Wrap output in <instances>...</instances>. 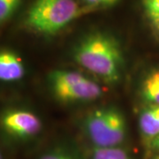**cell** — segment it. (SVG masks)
Instances as JSON below:
<instances>
[{
    "label": "cell",
    "instance_id": "cell-1",
    "mask_svg": "<svg viewBox=\"0 0 159 159\" xmlns=\"http://www.w3.org/2000/svg\"><path fill=\"white\" fill-rule=\"evenodd\" d=\"M80 66L108 83L117 82L121 75L123 56L119 42L105 33L96 32L81 40L74 51Z\"/></svg>",
    "mask_w": 159,
    "mask_h": 159
},
{
    "label": "cell",
    "instance_id": "cell-2",
    "mask_svg": "<svg viewBox=\"0 0 159 159\" xmlns=\"http://www.w3.org/2000/svg\"><path fill=\"white\" fill-rule=\"evenodd\" d=\"M92 8L77 0H35L25 18V25L36 33L54 34Z\"/></svg>",
    "mask_w": 159,
    "mask_h": 159
},
{
    "label": "cell",
    "instance_id": "cell-3",
    "mask_svg": "<svg viewBox=\"0 0 159 159\" xmlns=\"http://www.w3.org/2000/svg\"><path fill=\"white\" fill-rule=\"evenodd\" d=\"M85 130L97 148L119 147L126 136V123L123 114L115 108L93 111L85 119Z\"/></svg>",
    "mask_w": 159,
    "mask_h": 159
},
{
    "label": "cell",
    "instance_id": "cell-4",
    "mask_svg": "<svg viewBox=\"0 0 159 159\" xmlns=\"http://www.w3.org/2000/svg\"><path fill=\"white\" fill-rule=\"evenodd\" d=\"M54 96L62 102L93 101L102 96L101 87L75 71L55 70L49 76Z\"/></svg>",
    "mask_w": 159,
    "mask_h": 159
},
{
    "label": "cell",
    "instance_id": "cell-5",
    "mask_svg": "<svg viewBox=\"0 0 159 159\" xmlns=\"http://www.w3.org/2000/svg\"><path fill=\"white\" fill-rule=\"evenodd\" d=\"M1 124L6 132L18 138L34 136L42 128L39 118L34 113L23 110H13L6 112Z\"/></svg>",
    "mask_w": 159,
    "mask_h": 159
},
{
    "label": "cell",
    "instance_id": "cell-6",
    "mask_svg": "<svg viewBox=\"0 0 159 159\" xmlns=\"http://www.w3.org/2000/svg\"><path fill=\"white\" fill-rule=\"evenodd\" d=\"M25 74L21 58L13 51L3 50L0 52V79L6 82L17 81Z\"/></svg>",
    "mask_w": 159,
    "mask_h": 159
},
{
    "label": "cell",
    "instance_id": "cell-7",
    "mask_svg": "<svg viewBox=\"0 0 159 159\" xmlns=\"http://www.w3.org/2000/svg\"><path fill=\"white\" fill-rule=\"evenodd\" d=\"M139 127L142 135L150 142L159 135V105H151L142 111Z\"/></svg>",
    "mask_w": 159,
    "mask_h": 159
},
{
    "label": "cell",
    "instance_id": "cell-8",
    "mask_svg": "<svg viewBox=\"0 0 159 159\" xmlns=\"http://www.w3.org/2000/svg\"><path fill=\"white\" fill-rule=\"evenodd\" d=\"M141 95L145 102L151 105H159V70L151 72L144 79Z\"/></svg>",
    "mask_w": 159,
    "mask_h": 159
},
{
    "label": "cell",
    "instance_id": "cell-9",
    "mask_svg": "<svg viewBox=\"0 0 159 159\" xmlns=\"http://www.w3.org/2000/svg\"><path fill=\"white\" fill-rule=\"evenodd\" d=\"M145 17L156 35L159 36V0H142Z\"/></svg>",
    "mask_w": 159,
    "mask_h": 159
},
{
    "label": "cell",
    "instance_id": "cell-10",
    "mask_svg": "<svg viewBox=\"0 0 159 159\" xmlns=\"http://www.w3.org/2000/svg\"><path fill=\"white\" fill-rule=\"evenodd\" d=\"M91 159H132L127 152L120 147L97 148L94 147Z\"/></svg>",
    "mask_w": 159,
    "mask_h": 159
},
{
    "label": "cell",
    "instance_id": "cell-11",
    "mask_svg": "<svg viewBox=\"0 0 159 159\" xmlns=\"http://www.w3.org/2000/svg\"><path fill=\"white\" fill-rule=\"evenodd\" d=\"M20 0H0V21L4 22L17 9Z\"/></svg>",
    "mask_w": 159,
    "mask_h": 159
},
{
    "label": "cell",
    "instance_id": "cell-12",
    "mask_svg": "<svg viewBox=\"0 0 159 159\" xmlns=\"http://www.w3.org/2000/svg\"><path fill=\"white\" fill-rule=\"evenodd\" d=\"M83 6L89 7L92 9H96L99 7H106L115 5L119 0H80Z\"/></svg>",
    "mask_w": 159,
    "mask_h": 159
},
{
    "label": "cell",
    "instance_id": "cell-13",
    "mask_svg": "<svg viewBox=\"0 0 159 159\" xmlns=\"http://www.w3.org/2000/svg\"><path fill=\"white\" fill-rule=\"evenodd\" d=\"M39 159H75L70 154L67 152L60 150V149H55L49 152H46L43 156L40 157Z\"/></svg>",
    "mask_w": 159,
    "mask_h": 159
},
{
    "label": "cell",
    "instance_id": "cell-14",
    "mask_svg": "<svg viewBox=\"0 0 159 159\" xmlns=\"http://www.w3.org/2000/svg\"><path fill=\"white\" fill-rule=\"evenodd\" d=\"M150 144H151V148L159 151V135H157L155 139H153L150 142Z\"/></svg>",
    "mask_w": 159,
    "mask_h": 159
},
{
    "label": "cell",
    "instance_id": "cell-15",
    "mask_svg": "<svg viewBox=\"0 0 159 159\" xmlns=\"http://www.w3.org/2000/svg\"><path fill=\"white\" fill-rule=\"evenodd\" d=\"M152 159H159V154L158 155H157V156H155Z\"/></svg>",
    "mask_w": 159,
    "mask_h": 159
}]
</instances>
